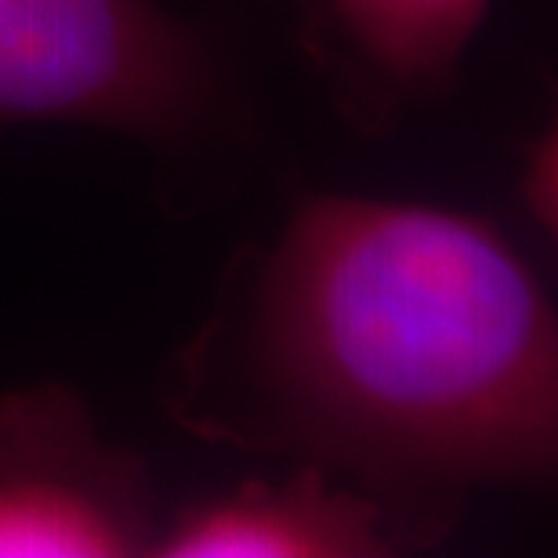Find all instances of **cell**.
<instances>
[{
    "mask_svg": "<svg viewBox=\"0 0 558 558\" xmlns=\"http://www.w3.org/2000/svg\"><path fill=\"white\" fill-rule=\"evenodd\" d=\"M392 508L371 489L341 486L323 464L283 483H247L185 508L153 555L167 558H366L396 551Z\"/></svg>",
    "mask_w": 558,
    "mask_h": 558,
    "instance_id": "obj_4",
    "label": "cell"
},
{
    "mask_svg": "<svg viewBox=\"0 0 558 558\" xmlns=\"http://www.w3.org/2000/svg\"><path fill=\"white\" fill-rule=\"evenodd\" d=\"M153 551L138 461L98 439L62 385L0 396V558H117Z\"/></svg>",
    "mask_w": 558,
    "mask_h": 558,
    "instance_id": "obj_3",
    "label": "cell"
},
{
    "mask_svg": "<svg viewBox=\"0 0 558 558\" xmlns=\"http://www.w3.org/2000/svg\"><path fill=\"white\" fill-rule=\"evenodd\" d=\"M251 381L290 442L388 494L537 486L558 457V327L483 218L319 196L265 262Z\"/></svg>",
    "mask_w": 558,
    "mask_h": 558,
    "instance_id": "obj_1",
    "label": "cell"
},
{
    "mask_svg": "<svg viewBox=\"0 0 558 558\" xmlns=\"http://www.w3.org/2000/svg\"><path fill=\"white\" fill-rule=\"evenodd\" d=\"M215 98L204 44L153 0H0V124L178 138Z\"/></svg>",
    "mask_w": 558,
    "mask_h": 558,
    "instance_id": "obj_2",
    "label": "cell"
},
{
    "mask_svg": "<svg viewBox=\"0 0 558 558\" xmlns=\"http://www.w3.org/2000/svg\"><path fill=\"white\" fill-rule=\"evenodd\" d=\"M489 0H330L344 40L399 87L442 84L486 19Z\"/></svg>",
    "mask_w": 558,
    "mask_h": 558,
    "instance_id": "obj_5",
    "label": "cell"
}]
</instances>
